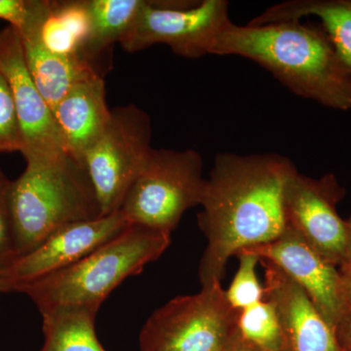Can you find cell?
<instances>
[{
  "label": "cell",
  "mask_w": 351,
  "mask_h": 351,
  "mask_svg": "<svg viewBox=\"0 0 351 351\" xmlns=\"http://www.w3.org/2000/svg\"><path fill=\"white\" fill-rule=\"evenodd\" d=\"M295 171L294 163L278 154H217L197 215L207 239L198 269L202 287L221 284L237 252L282 234L287 228L284 189Z\"/></svg>",
  "instance_id": "6da1fadb"
},
{
  "label": "cell",
  "mask_w": 351,
  "mask_h": 351,
  "mask_svg": "<svg viewBox=\"0 0 351 351\" xmlns=\"http://www.w3.org/2000/svg\"><path fill=\"white\" fill-rule=\"evenodd\" d=\"M211 55L246 58L298 96L334 110H351V80L320 24L239 25L230 21L217 36Z\"/></svg>",
  "instance_id": "7a4b0ae2"
},
{
  "label": "cell",
  "mask_w": 351,
  "mask_h": 351,
  "mask_svg": "<svg viewBox=\"0 0 351 351\" xmlns=\"http://www.w3.org/2000/svg\"><path fill=\"white\" fill-rule=\"evenodd\" d=\"M170 243L167 233L130 225L82 260L48 276L17 284L15 291L31 298L40 313L63 306L99 309L115 288L158 260Z\"/></svg>",
  "instance_id": "3957f363"
},
{
  "label": "cell",
  "mask_w": 351,
  "mask_h": 351,
  "mask_svg": "<svg viewBox=\"0 0 351 351\" xmlns=\"http://www.w3.org/2000/svg\"><path fill=\"white\" fill-rule=\"evenodd\" d=\"M25 163L11 191L18 258L58 228L101 216L89 176L71 154Z\"/></svg>",
  "instance_id": "277c9868"
},
{
  "label": "cell",
  "mask_w": 351,
  "mask_h": 351,
  "mask_svg": "<svg viewBox=\"0 0 351 351\" xmlns=\"http://www.w3.org/2000/svg\"><path fill=\"white\" fill-rule=\"evenodd\" d=\"M206 178L195 149H152L120 208L129 225L172 234L188 210L202 200Z\"/></svg>",
  "instance_id": "5b68a950"
},
{
  "label": "cell",
  "mask_w": 351,
  "mask_h": 351,
  "mask_svg": "<svg viewBox=\"0 0 351 351\" xmlns=\"http://www.w3.org/2000/svg\"><path fill=\"white\" fill-rule=\"evenodd\" d=\"M239 311L228 304L221 284L179 295L147 318L138 337L141 351H225Z\"/></svg>",
  "instance_id": "8992f818"
},
{
  "label": "cell",
  "mask_w": 351,
  "mask_h": 351,
  "mask_svg": "<svg viewBox=\"0 0 351 351\" xmlns=\"http://www.w3.org/2000/svg\"><path fill=\"white\" fill-rule=\"evenodd\" d=\"M152 149L149 113L134 104L112 108L105 131L82 158L101 216L119 211Z\"/></svg>",
  "instance_id": "52a82bcc"
},
{
  "label": "cell",
  "mask_w": 351,
  "mask_h": 351,
  "mask_svg": "<svg viewBox=\"0 0 351 351\" xmlns=\"http://www.w3.org/2000/svg\"><path fill=\"white\" fill-rule=\"evenodd\" d=\"M226 0H145L125 36L122 49L138 52L165 44L186 59L211 55L219 32L230 22Z\"/></svg>",
  "instance_id": "ba28073f"
},
{
  "label": "cell",
  "mask_w": 351,
  "mask_h": 351,
  "mask_svg": "<svg viewBox=\"0 0 351 351\" xmlns=\"http://www.w3.org/2000/svg\"><path fill=\"white\" fill-rule=\"evenodd\" d=\"M346 189L332 173L311 178L295 171L284 189V212L292 228L328 262L339 267L345 256L346 219L338 205Z\"/></svg>",
  "instance_id": "9c48e42d"
},
{
  "label": "cell",
  "mask_w": 351,
  "mask_h": 351,
  "mask_svg": "<svg viewBox=\"0 0 351 351\" xmlns=\"http://www.w3.org/2000/svg\"><path fill=\"white\" fill-rule=\"evenodd\" d=\"M0 71L12 91L22 132L21 154L25 162L49 160L69 154L54 114L27 69L19 32L10 25L0 29Z\"/></svg>",
  "instance_id": "30bf717a"
},
{
  "label": "cell",
  "mask_w": 351,
  "mask_h": 351,
  "mask_svg": "<svg viewBox=\"0 0 351 351\" xmlns=\"http://www.w3.org/2000/svg\"><path fill=\"white\" fill-rule=\"evenodd\" d=\"M240 251L272 263L285 272L337 332L345 317L339 267L314 250L299 233L287 226L282 234L269 243Z\"/></svg>",
  "instance_id": "8fae6325"
},
{
  "label": "cell",
  "mask_w": 351,
  "mask_h": 351,
  "mask_svg": "<svg viewBox=\"0 0 351 351\" xmlns=\"http://www.w3.org/2000/svg\"><path fill=\"white\" fill-rule=\"evenodd\" d=\"M121 211L58 228L31 253L18 258L8 269L15 287L82 260L120 234L129 226ZM15 291V288H14Z\"/></svg>",
  "instance_id": "7c38bea8"
},
{
  "label": "cell",
  "mask_w": 351,
  "mask_h": 351,
  "mask_svg": "<svg viewBox=\"0 0 351 351\" xmlns=\"http://www.w3.org/2000/svg\"><path fill=\"white\" fill-rule=\"evenodd\" d=\"M260 263L265 270V299L276 307L284 351H341L336 330L306 293L274 263Z\"/></svg>",
  "instance_id": "4fadbf2b"
},
{
  "label": "cell",
  "mask_w": 351,
  "mask_h": 351,
  "mask_svg": "<svg viewBox=\"0 0 351 351\" xmlns=\"http://www.w3.org/2000/svg\"><path fill=\"white\" fill-rule=\"evenodd\" d=\"M66 152L80 162L112 117L105 80L92 75L76 83L53 110Z\"/></svg>",
  "instance_id": "5bb4252c"
},
{
  "label": "cell",
  "mask_w": 351,
  "mask_h": 351,
  "mask_svg": "<svg viewBox=\"0 0 351 351\" xmlns=\"http://www.w3.org/2000/svg\"><path fill=\"white\" fill-rule=\"evenodd\" d=\"M317 18L339 63L351 80V0H288L265 9L249 25Z\"/></svg>",
  "instance_id": "9a60e30c"
},
{
  "label": "cell",
  "mask_w": 351,
  "mask_h": 351,
  "mask_svg": "<svg viewBox=\"0 0 351 351\" xmlns=\"http://www.w3.org/2000/svg\"><path fill=\"white\" fill-rule=\"evenodd\" d=\"M40 29L19 34L27 69L53 112L76 83L99 73L82 58L61 56L46 49L39 36Z\"/></svg>",
  "instance_id": "2e32d148"
},
{
  "label": "cell",
  "mask_w": 351,
  "mask_h": 351,
  "mask_svg": "<svg viewBox=\"0 0 351 351\" xmlns=\"http://www.w3.org/2000/svg\"><path fill=\"white\" fill-rule=\"evenodd\" d=\"M144 3L145 0H86L90 34L82 58L99 75L97 62L101 55L110 52L113 45L120 43Z\"/></svg>",
  "instance_id": "e0dca14e"
},
{
  "label": "cell",
  "mask_w": 351,
  "mask_h": 351,
  "mask_svg": "<svg viewBox=\"0 0 351 351\" xmlns=\"http://www.w3.org/2000/svg\"><path fill=\"white\" fill-rule=\"evenodd\" d=\"M98 311L87 306H63L44 311L40 351H106L95 330Z\"/></svg>",
  "instance_id": "ac0fdd59"
},
{
  "label": "cell",
  "mask_w": 351,
  "mask_h": 351,
  "mask_svg": "<svg viewBox=\"0 0 351 351\" xmlns=\"http://www.w3.org/2000/svg\"><path fill=\"white\" fill-rule=\"evenodd\" d=\"M89 34L86 0L51 1L49 13L39 32L46 49L61 56L82 58Z\"/></svg>",
  "instance_id": "d6986e66"
},
{
  "label": "cell",
  "mask_w": 351,
  "mask_h": 351,
  "mask_svg": "<svg viewBox=\"0 0 351 351\" xmlns=\"http://www.w3.org/2000/svg\"><path fill=\"white\" fill-rule=\"evenodd\" d=\"M237 329L239 336L261 351H284L280 321L269 300L239 311Z\"/></svg>",
  "instance_id": "ffe728a7"
},
{
  "label": "cell",
  "mask_w": 351,
  "mask_h": 351,
  "mask_svg": "<svg viewBox=\"0 0 351 351\" xmlns=\"http://www.w3.org/2000/svg\"><path fill=\"white\" fill-rule=\"evenodd\" d=\"M235 257L239 258V269L225 290L226 297L234 311H241L265 300V287L257 274L260 258L244 251H239Z\"/></svg>",
  "instance_id": "44dd1931"
},
{
  "label": "cell",
  "mask_w": 351,
  "mask_h": 351,
  "mask_svg": "<svg viewBox=\"0 0 351 351\" xmlns=\"http://www.w3.org/2000/svg\"><path fill=\"white\" fill-rule=\"evenodd\" d=\"M50 8L49 0H0V19L23 34L40 29Z\"/></svg>",
  "instance_id": "7402d4cb"
},
{
  "label": "cell",
  "mask_w": 351,
  "mask_h": 351,
  "mask_svg": "<svg viewBox=\"0 0 351 351\" xmlns=\"http://www.w3.org/2000/svg\"><path fill=\"white\" fill-rule=\"evenodd\" d=\"M12 182L0 168V270L10 269L18 260L11 203Z\"/></svg>",
  "instance_id": "603a6c76"
},
{
  "label": "cell",
  "mask_w": 351,
  "mask_h": 351,
  "mask_svg": "<svg viewBox=\"0 0 351 351\" xmlns=\"http://www.w3.org/2000/svg\"><path fill=\"white\" fill-rule=\"evenodd\" d=\"M23 138L12 91L0 71V154L22 151Z\"/></svg>",
  "instance_id": "cb8c5ba5"
},
{
  "label": "cell",
  "mask_w": 351,
  "mask_h": 351,
  "mask_svg": "<svg viewBox=\"0 0 351 351\" xmlns=\"http://www.w3.org/2000/svg\"><path fill=\"white\" fill-rule=\"evenodd\" d=\"M341 279V292H343L345 317L351 313V267H339ZM343 317V318H345Z\"/></svg>",
  "instance_id": "d4e9b609"
},
{
  "label": "cell",
  "mask_w": 351,
  "mask_h": 351,
  "mask_svg": "<svg viewBox=\"0 0 351 351\" xmlns=\"http://www.w3.org/2000/svg\"><path fill=\"white\" fill-rule=\"evenodd\" d=\"M225 351H261L255 346L245 341L241 337L239 336V332H234L232 338L230 339V343L226 346Z\"/></svg>",
  "instance_id": "484cf974"
},
{
  "label": "cell",
  "mask_w": 351,
  "mask_h": 351,
  "mask_svg": "<svg viewBox=\"0 0 351 351\" xmlns=\"http://www.w3.org/2000/svg\"><path fill=\"white\" fill-rule=\"evenodd\" d=\"M346 245L345 256L343 262L339 267H351V216L346 219Z\"/></svg>",
  "instance_id": "4316f807"
},
{
  "label": "cell",
  "mask_w": 351,
  "mask_h": 351,
  "mask_svg": "<svg viewBox=\"0 0 351 351\" xmlns=\"http://www.w3.org/2000/svg\"><path fill=\"white\" fill-rule=\"evenodd\" d=\"M15 284L12 277L9 274L8 269L0 270V293H7L14 291Z\"/></svg>",
  "instance_id": "83f0119b"
},
{
  "label": "cell",
  "mask_w": 351,
  "mask_h": 351,
  "mask_svg": "<svg viewBox=\"0 0 351 351\" xmlns=\"http://www.w3.org/2000/svg\"><path fill=\"white\" fill-rule=\"evenodd\" d=\"M348 332H351V313H348V315L343 318L338 329H337V335H338V336L339 335L348 334Z\"/></svg>",
  "instance_id": "f1b7e54d"
},
{
  "label": "cell",
  "mask_w": 351,
  "mask_h": 351,
  "mask_svg": "<svg viewBox=\"0 0 351 351\" xmlns=\"http://www.w3.org/2000/svg\"><path fill=\"white\" fill-rule=\"evenodd\" d=\"M338 339L341 351H351V332L339 335Z\"/></svg>",
  "instance_id": "f546056e"
}]
</instances>
